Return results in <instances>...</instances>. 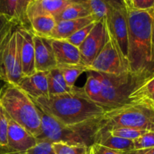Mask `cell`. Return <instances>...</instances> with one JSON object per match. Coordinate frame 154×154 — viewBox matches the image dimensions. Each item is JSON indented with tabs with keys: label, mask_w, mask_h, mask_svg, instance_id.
<instances>
[{
	"label": "cell",
	"mask_w": 154,
	"mask_h": 154,
	"mask_svg": "<svg viewBox=\"0 0 154 154\" xmlns=\"http://www.w3.org/2000/svg\"><path fill=\"white\" fill-rule=\"evenodd\" d=\"M96 143L120 152L127 151L133 149V141L132 140L114 136L105 128L101 131Z\"/></svg>",
	"instance_id": "cell-20"
},
{
	"label": "cell",
	"mask_w": 154,
	"mask_h": 154,
	"mask_svg": "<svg viewBox=\"0 0 154 154\" xmlns=\"http://www.w3.org/2000/svg\"><path fill=\"white\" fill-rule=\"evenodd\" d=\"M25 154H55L52 143L48 141H38L37 144L29 149Z\"/></svg>",
	"instance_id": "cell-32"
},
{
	"label": "cell",
	"mask_w": 154,
	"mask_h": 154,
	"mask_svg": "<svg viewBox=\"0 0 154 154\" xmlns=\"http://www.w3.org/2000/svg\"><path fill=\"white\" fill-rule=\"evenodd\" d=\"M109 131L111 135L114 136L120 137V138H125L128 140H135V138H138L143 134L149 132L147 130L139 129H134V128H126V127H120L115 128V129H110Z\"/></svg>",
	"instance_id": "cell-27"
},
{
	"label": "cell",
	"mask_w": 154,
	"mask_h": 154,
	"mask_svg": "<svg viewBox=\"0 0 154 154\" xmlns=\"http://www.w3.org/2000/svg\"><path fill=\"white\" fill-rule=\"evenodd\" d=\"M7 117L8 119V144L5 148H0V153H26L37 144L35 137L8 116Z\"/></svg>",
	"instance_id": "cell-12"
},
{
	"label": "cell",
	"mask_w": 154,
	"mask_h": 154,
	"mask_svg": "<svg viewBox=\"0 0 154 154\" xmlns=\"http://www.w3.org/2000/svg\"><path fill=\"white\" fill-rule=\"evenodd\" d=\"M16 25H12L0 41V80L17 85L23 77L16 39Z\"/></svg>",
	"instance_id": "cell-7"
},
{
	"label": "cell",
	"mask_w": 154,
	"mask_h": 154,
	"mask_svg": "<svg viewBox=\"0 0 154 154\" xmlns=\"http://www.w3.org/2000/svg\"><path fill=\"white\" fill-rule=\"evenodd\" d=\"M111 8L118 10H126L127 6L124 0H103Z\"/></svg>",
	"instance_id": "cell-35"
},
{
	"label": "cell",
	"mask_w": 154,
	"mask_h": 154,
	"mask_svg": "<svg viewBox=\"0 0 154 154\" xmlns=\"http://www.w3.org/2000/svg\"><path fill=\"white\" fill-rule=\"evenodd\" d=\"M153 21L154 8H127V60L132 73H154Z\"/></svg>",
	"instance_id": "cell-1"
},
{
	"label": "cell",
	"mask_w": 154,
	"mask_h": 154,
	"mask_svg": "<svg viewBox=\"0 0 154 154\" xmlns=\"http://www.w3.org/2000/svg\"><path fill=\"white\" fill-rule=\"evenodd\" d=\"M96 75L100 81V93L96 104L107 111L129 105V96L132 90L154 75V73L129 72L113 75L96 72Z\"/></svg>",
	"instance_id": "cell-5"
},
{
	"label": "cell",
	"mask_w": 154,
	"mask_h": 154,
	"mask_svg": "<svg viewBox=\"0 0 154 154\" xmlns=\"http://www.w3.org/2000/svg\"><path fill=\"white\" fill-rule=\"evenodd\" d=\"M86 2L90 7L92 16L96 22L105 19L112 8L103 0H86Z\"/></svg>",
	"instance_id": "cell-25"
},
{
	"label": "cell",
	"mask_w": 154,
	"mask_h": 154,
	"mask_svg": "<svg viewBox=\"0 0 154 154\" xmlns=\"http://www.w3.org/2000/svg\"><path fill=\"white\" fill-rule=\"evenodd\" d=\"M55 154H86L88 147L84 145L69 144L63 142L52 143Z\"/></svg>",
	"instance_id": "cell-26"
},
{
	"label": "cell",
	"mask_w": 154,
	"mask_h": 154,
	"mask_svg": "<svg viewBox=\"0 0 154 154\" xmlns=\"http://www.w3.org/2000/svg\"><path fill=\"white\" fill-rule=\"evenodd\" d=\"M32 101L42 112L67 126L97 118L105 112L102 107L84 97L77 87H74L71 93Z\"/></svg>",
	"instance_id": "cell-2"
},
{
	"label": "cell",
	"mask_w": 154,
	"mask_h": 154,
	"mask_svg": "<svg viewBox=\"0 0 154 154\" xmlns=\"http://www.w3.org/2000/svg\"><path fill=\"white\" fill-rule=\"evenodd\" d=\"M17 87L32 100L41 97H48V72H38L23 77Z\"/></svg>",
	"instance_id": "cell-14"
},
{
	"label": "cell",
	"mask_w": 154,
	"mask_h": 154,
	"mask_svg": "<svg viewBox=\"0 0 154 154\" xmlns=\"http://www.w3.org/2000/svg\"><path fill=\"white\" fill-rule=\"evenodd\" d=\"M95 23L96 22L91 23L83 27V28L78 29V31L75 32L72 35H71L70 37L68 38L67 39H66V41H67L68 42H69L70 44L73 45L74 46L78 48V47L84 42V41L85 40L86 38L88 36V35L90 34L92 29L94 26Z\"/></svg>",
	"instance_id": "cell-28"
},
{
	"label": "cell",
	"mask_w": 154,
	"mask_h": 154,
	"mask_svg": "<svg viewBox=\"0 0 154 154\" xmlns=\"http://www.w3.org/2000/svg\"><path fill=\"white\" fill-rule=\"evenodd\" d=\"M58 68L61 71L62 75L68 87L72 89L75 87V84L80 75L88 71V69L86 66L81 64L60 66Z\"/></svg>",
	"instance_id": "cell-23"
},
{
	"label": "cell",
	"mask_w": 154,
	"mask_h": 154,
	"mask_svg": "<svg viewBox=\"0 0 154 154\" xmlns=\"http://www.w3.org/2000/svg\"><path fill=\"white\" fill-rule=\"evenodd\" d=\"M31 0H17V14L19 26L23 28L29 29V23L26 17V9Z\"/></svg>",
	"instance_id": "cell-30"
},
{
	"label": "cell",
	"mask_w": 154,
	"mask_h": 154,
	"mask_svg": "<svg viewBox=\"0 0 154 154\" xmlns=\"http://www.w3.org/2000/svg\"><path fill=\"white\" fill-rule=\"evenodd\" d=\"M8 119L3 108L0 106V148H5L8 144Z\"/></svg>",
	"instance_id": "cell-31"
},
{
	"label": "cell",
	"mask_w": 154,
	"mask_h": 154,
	"mask_svg": "<svg viewBox=\"0 0 154 154\" xmlns=\"http://www.w3.org/2000/svg\"><path fill=\"white\" fill-rule=\"evenodd\" d=\"M12 25H14L12 23L9 22L8 20L3 17L0 16V41H1L2 38L5 35V33L8 30V29Z\"/></svg>",
	"instance_id": "cell-36"
},
{
	"label": "cell",
	"mask_w": 154,
	"mask_h": 154,
	"mask_svg": "<svg viewBox=\"0 0 154 154\" xmlns=\"http://www.w3.org/2000/svg\"><path fill=\"white\" fill-rule=\"evenodd\" d=\"M93 22H96L93 16L77 20L59 21V22H57L54 30L50 35L48 38L66 40L78 29Z\"/></svg>",
	"instance_id": "cell-18"
},
{
	"label": "cell",
	"mask_w": 154,
	"mask_h": 154,
	"mask_svg": "<svg viewBox=\"0 0 154 154\" xmlns=\"http://www.w3.org/2000/svg\"><path fill=\"white\" fill-rule=\"evenodd\" d=\"M129 104L154 110V75L137 86L129 96Z\"/></svg>",
	"instance_id": "cell-17"
},
{
	"label": "cell",
	"mask_w": 154,
	"mask_h": 154,
	"mask_svg": "<svg viewBox=\"0 0 154 154\" xmlns=\"http://www.w3.org/2000/svg\"><path fill=\"white\" fill-rule=\"evenodd\" d=\"M108 40L109 32L105 19L96 21L90 34L78 47L81 65L88 69Z\"/></svg>",
	"instance_id": "cell-9"
},
{
	"label": "cell",
	"mask_w": 154,
	"mask_h": 154,
	"mask_svg": "<svg viewBox=\"0 0 154 154\" xmlns=\"http://www.w3.org/2000/svg\"><path fill=\"white\" fill-rule=\"evenodd\" d=\"M133 149H145L154 147V132L149 131L133 140Z\"/></svg>",
	"instance_id": "cell-29"
},
{
	"label": "cell",
	"mask_w": 154,
	"mask_h": 154,
	"mask_svg": "<svg viewBox=\"0 0 154 154\" xmlns=\"http://www.w3.org/2000/svg\"><path fill=\"white\" fill-rule=\"evenodd\" d=\"M125 3H126V6H127V8H130V2H131V0H124Z\"/></svg>",
	"instance_id": "cell-38"
},
{
	"label": "cell",
	"mask_w": 154,
	"mask_h": 154,
	"mask_svg": "<svg viewBox=\"0 0 154 154\" xmlns=\"http://www.w3.org/2000/svg\"><path fill=\"white\" fill-rule=\"evenodd\" d=\"M16 39L23 75L29 76L35 73L33 33L30 29L17 26Z\"/></svg>",
	"instance_id": "cell-11"
},
{
	"label": "cell",
	"mask_w": 154,
	"mask_h": 154,
	"mask_svg": "<svg viewBox=\"0 0 154 154\" xmlns=\"http://www.w3.org/2000/svg\"><path fill=\"white\" fill-rule=\"evenodd\" d=\"M105 20L108 31L117 43L121 54L127 60L129 41L127 9L118 10L111 8Z\"/></svg>",
	"instance_id": "cell-10"
},
{
	"label": "cell",
	"mask_w": 154,
	"mask_h": 154,
	"mask_svg": "<svg viewBox=\"0 0 154 154\" xmlns=\"http://www.w3.org/2000/svg\"><path fill=\"white\" fill-rule=\"evenodd\" d=\"M76 0H31L26 9V17L38 15H51L55 17L68 5Z\"/></svg>",
	"instance_id": "cell-16"
},
{
	"label": "cell",
	"mask_w": 154,
	"mask_h": 154,
	"mask_svg": "<svg viewBox=\"0 0 154 154\" xmlns=\"http://www.w3.org/2000/svg\"><path fill=\"white\" fill-rule=\"evenodd\" d=\"M51 47L57 62V67L81 64L78 48L67 41L51 39Z\"/></svg>",
	"instance_id": "cell-15"
},
{
	"label": "cell",
	"mask_w": 154,
	"mask_h": 154,
	"mask_svg": "<svg viewBox=\"0 0 154 154\" xmlns=\"http://www.w3.org/2000/svg\"><path fill=\"white\" fill-rule=\"evenodd\" d=\"M35 72H48L57 67V62L51 47V39L33 34Z\"/></svg>",
	"instance_id": "cell-13"
},
{
	"label": "cell",
	"mask_w": 154,
	"mask_h": 154,
	"mask_svg": "<svg viewBox=\"0 0 154 154\" xmlns=\"http://www.w3.org/2000/svg\"><path fill=\"white\" fill-rule=\"evenodd\" d=\"M17 6V0H0V16L14 25L19 26Z\"/></svg>",
	"instance_id": "cell-24"
},
{
	"label": "cell",
	"mask_w": 154,
	"mask_h": 154,
	"mask_svg": "<svg viewBox=\"0 0 154 154\" xmlns=\"http://www.w3.org/2000/svg\"><path fill=\"white\" fill-rule=\"evenodd\" d=\"M39 114L41 117V132L35 137L37 141L63 142L88 147L96 143L101 131L105 127L104 114L79 124L67 126L45 114L40 109Z\"/></svg>",
	"instance_id": "cell-3"
},
{
	"label": "cell",
	"mask_w": 154,
	"mask_h": 154,
	"mask_svg": "<svg viewBox=\"0 0 154 154\" xmlns=\"http://www.w3.org/2000/svg\"><path fill=\"white\" fill-rule=\"evenodd\" d=\"M121 154H154V147L145 149H132L127 151L121 152Z\"/></svg>",
	"instance_id": "cell-37"
},
{
	"label": "cell",
	"mask_w": 154,
	"mask_h": 154,
	"mask_svg": "<svg viewBox=\"0 0 154 154\" xmlns=\"http://www.w3.org/2000/svg\"><path fill=\"white\" fill-rule=\"evenodd\" d=\"M0 154H25V153H0Z\"/></svg>",
	"instance_id": "cell-39"
},
{
	"label": "cell",
	"mask_w": 154,
	"mask_h": 154,
	"mask_svg": "<svg viewBox=\"0 0 154 154\" xmlns=\"http://www.w3.org/2000/svg\"><path fill=\"white\" fill-rule=\"evenodd\" d=\"M90 16H92V13L86 0H76L68 5L54 18L57 22H59L62 20L81 19Z\"/></svg>",
	"instance_id": "cell-19"
},
{
	"label": "cell",
	"mask_w": 154,
	"mask_h": 154,
	"mask_svg": "<svg viewBox=\"0 0 154 154\" xmlns=\"http://www.w3.org/2000/svg\"><path fill=\"white\" fill-rule=\"evenodd\" d=\"M105 129L126 127L154 132V110L134 104L123 105L104 113Z\"/></svg>",
	"instance_id": "cell-6"
},
{
	"label": "cell",
	"mask_w": 154,
	"mask_h": 154,
	"mask_svg": "<svg viewBox=\"0 0 154 154\" xmlns=\"http://www.w3.org/2000/svg\"><path fill=\"white\" fill-rule=\"evenodd\" d=\"M48 86L49 96L71 93L73 89L68 87L58 67L48 72Z\"/></svg>",
	"instance_id": "cell-22"
},
{
	"label": "cell",
	"mask_w": 154,
	"mask_h": 154,
	"mask_svg": "<svg viewBox=\"0 0 154 154\" xmlns=\"http://www.w3.org/2000/svg\"><path fill=\"white\" fill-rule=\"evenodd\" d=\"M0 106L9 118L35 137L40 134L39 109L32 99L16 85L5 84L0 88Z\"/></svg>",
	"instance_id": "cell-4"
},
{
	"label": "cell",
	"mask_w": 154,
	"mask_h": 154,
	"mask_svg": "<svg viewBox=\"0 0 154 154\" xmlns=\"http://www.w3.org/2000/svg\"><path fill=\"white\" fill-rule=\"evenodd\" d=\"M86 154H121V152L108 148L98 143H95L88 147Z\"/></svg>",
	"instance_id": "cell-33"
},
{
	"label": "cell",
	"mask_w": 154,
	"mask_h": 154,
	"mask_svg": "<svg viewBox=\"0 0 154 154\" xmlns=\"http://www.w3.org/2000/svg\"><path fill=\"white\" fill-rule=\"evenodd\" d=\"M135 10H149L154 8V0H131L130 8Z\"/></svg>",
	"instance_id": "cell-34"
},
{
	"label": "cell",
	"mask_w": 154,
	"mask_h": 154,
	"mask_svg": "<svg viewBox=\"0 0 154 154\" xmlns=\"http://www.w3.org/2000/svg\"><path fill=\"white\" fill-rule=\"evenodd\" d=\"M29 29L32 32L41 37L49 38L57 21L51 15H38L29 19Z\"/></svg>",
	"instance_id": "cell-21"
},
{
	"label": "cell",
	"mask_w": 154,
	"mask_h": 154,
	"mask_svg": "<svg viewBox=\"0 0 154 154\" xmlns=\"http://www.w3.org/2000/svg\"><path fill=\"white\" fill-rule=\"evenodd\" d=\"M88 71L113 75H122L130 72L129 62L121 54L110 32L109 40L94 59L88 68Z\"/></svg>",
	"instance_id": "cell-8"
}]
</instances>
